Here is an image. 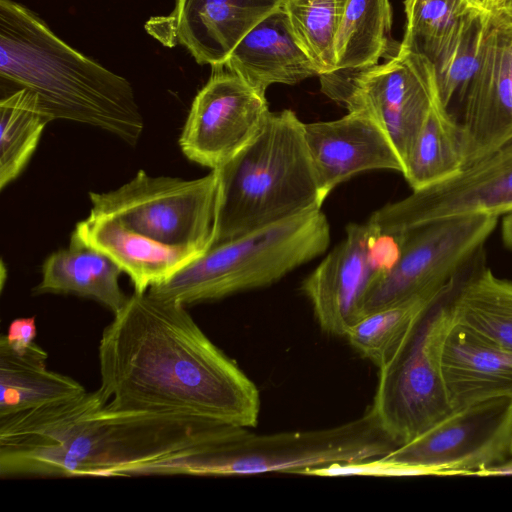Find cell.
I'll use <instances>...</instances> for the list:
<instances>
[{
    "label": "cell",
    "instance_id": "cell-1",
    "mask_svg": "<svg viewBox=\"0 0 512 512\" xmlns=\"http://www.w3.org/2000/svg\"><path fill=\"white\" fill-rule=\"evenodd\" d=\"M98 360L110 409L257 424V387L180 303L134 291L104 328Z\"/></svg>",
    "mask_w": 512,
    "mask_h": 512
},
{
    "label": "cell",
    "instance_id": "cell-2",
    "mask_svg": "<svg viewBox=\"0 0 512 512\" xmlns=\"http://www.w3.org/2000/svg\"><path fill=\"white\" fill-rule=\"evenodd\" d=\"M98 390L0 417V476L157 475L210 453L248 428L177 414L113 410Z\"/></svg>",
    "mask_w": 512,
    "mask_h": 512
},
{
    "label": "cell",
    "instance_id": "cell-3",
    "mask_svg": "<svg viewBox=\"0 0 512 512\" xmlns=\"http://www.w3.org/2000/svg\"><path fill=\"white\" fill-rule=\"evenodd\" d=\"M0 76L34 92L52 121L97 127L132 146L144 130L127 79L76 51L12 0H0Z\"/></svg>",
    "mask_w": 512,
    "mask_h": 512
},
{
    "label": "cell",
    "instance_id": "cell-4",
    "mask_svg": "<svg viewBox=\"0 0 512 512\" xmlns=\"http://www.w3.org/2000/svg\"><path fill=\"white\" fill-rule=\"evenodd\" d=\"M215 170L219 188L212 246L321 209L325 201L304 123L290 109L270 112L257 136Z\"/></svg>",
    "mask_w": 512,
    "mask_h": 512
},
{
    "label": "cell",
    "instance_id": "cell-5",
    "mask_svg": "<svg viewBox=\"0 0 512 512\" xmlns=\"http://www.w3.org/2000/svg\"><path fill=\"white\" fill-rule=\"evenodd\" d=\"M330 226L321 209L212 246L148 292L184 305L215 301L274 284L323 254Z\"/></svg>",
    "mask_w": 512,
    "mask_h": 512
},
{
    "label": "cell",
    "instance_id": "cell-6",
    "mask_svg": "<svg viewBox=\"0 0 512 512\" xmlns=\"http://www.w3.org/2000/svg\"><path fill=\"white\" fill-rule=\"evenodd\" d=\"M397 446L369 407L359 418L325 429L267 435L248 431L216 451L165 464L159 475L304 474L336 463L382 457Z\"/></svg>",
    "mask_w": 512,
    "mask_h": 512
},
{
    "label": "cell",
    "instance_id": "cell-7",
    "mask_svg": "<svg viewBox=\"0 0 512 512\" xmlns=\"http://www.w3.org/2000/svg\"><path fill=\"white\" fill-rule=\"evenodd\" d=\"M447 296L425 313L403 348L379 369L370 409L398 446L453 412L442 370L444 341L454 323Z\"/></svg>",
    "mask_w": 512,
    "mask_h": 512
},
{
    "label": "cell",
    "instance_id": "cell-8",
    "mask_svg": "<svg viewBox=\"0 0 512 512\" xmlns=\"http://www.w3.org/2000/svg\"><path fill=\"white\" fill-rule=\"evenodd\" d=\"M218 188L216 170L190 180L140 170L115 190L90 192V215L117 219L166 245L206 252L215 236Z\"/></svg>",
    "mask_w": 512,
    "mask_h": 512
},
{
    "label": "cell",
    "instance_id": "cell-9",
    "mask_svg": "<svg viewBox=\"0 0 512 512\" xmlns=\"http://www.w3.org/2000/svg\"><path fill=\"white\" fill-rule=\"evenodd\" d=\"M497 223V216L468 214L403 232L401 257L390 272L369 283L360 305L361 318L412 298L447 296Z\"/></svg>",
    "mask_w": 512,
    "mask_h": 512
},
{
    "label": "cell",
    "instance_id": "cell-10",
    "mask_svg": "<svg viewBox=\"0 0 512 512\" xmlns=\"http://www.w3.org/2000/svg\"><path fill=\"white\" fill-rule=\"evenodd\" d=\"M319 76L323 93L348 112L367 115L383 130L404 170L437 92L432 62L399 45L381 64Z\"/></svg>",
    "mask_w": 512,
    "mask_h": 512
},
{
    "label": "cell",
    "instance_id": "cell-11",
    "mask_svg": "<svg viewBox=\"0 0 512 512\" xmlns=\"http://www.w3.org/2000/svg\"><path fill=\"white\" fill-rule=\"evenodd\" d=\"M512 455V397L455 410L383 457L408 476L474 475Z\"/></svg>",
    "mask_w": 512,
    "mask_h": 512
},
{
    "label": "cell",
    "instance_id": "cell-12",
    "mask_svg": "<svg viewBox=\"0 0 512 512\" xmlns=\"http://www.w3.org/2000/svg\"><path fill=\"white\" fill-rule=\"evenodd\" d=\"M512 212V138L437 185L413 190L375 211L368 222L377 230L403 233L431 222L468 215L499 217Z\"/></svg>",
    "mask_w": 512,
    "mask_h": 512
},
{
    "label": "cell",
    "instance_id": "cell-13",
    "mask_svg": "<svg viewBox=\"0 0 512 512\" xmlns=\"http://www.w3.org/2000/svg\"><path fill=\"white\" fill-rule=\"evenodd\" d=\"M269 113L265 95L225 65L213 66L192 102L180 148L190 161L218 169L257 136Z\"/></svg>",
    "mask_w": 512,
    "mask_h": 512
},
{
    "label": "cell",
    "instance_id": "cell-14",
    "mask_svg": "<svg viewBox=\"0 0 512 512\" xmlns=\"http://www.w3.org/2000/svg\"><path fill=\"white\" fill-rule=\"evenodd\" d=\"M285 0H175L172 12L151 17L145 30L167 47L184 46L200 65H224L257 24Z\"/></svg>",
    "mask_w": 512,
    "mask_h": 512
},
{
    "label": "cell",
    "instance_id": "cell-15",
    "mask_svg": "<svg viewBox=\"0 0 512 512\" xmlns=\"http://www.w3.org/2000/svg\"><path fill=\"white\" fill-rule=\"evenodd\" d=\"M463 98L468 165L512 138V25L496 12L491 11L482 56Z\"/></svg>",
    "mask_w": 512,
    "mask_h": 512
},
{
    "label": "cell",
    "instance_id": "cell-16",
    "mask_svg": "<svg viewBox=\"0 0 512 512\" xmlns=\"http://www.w3.org/2000/svg\"><path fill=\"white\" fill-rule=\"evenodd\" d=\"M305 140L321 196L359 173L389 169L402 162L383 130L367 115L348 112L340 119L304 123Z\"/></svg>",
    "mask_w": 512,
    "mask_h": 512
},
{
    "label": "cell",
    "instance_id": "cell-17",
    "mask_svg": "<svg viewBox=\"0 0 512 512\" xmlns=\"http://www.w3.org/2000/svg\"><path fill=\"white\" fill-rule=\"evenodd\" d=\"M367 223H351L345 238L326 255L303 281L323 331L345 337L360 318V305L372 279L367 261Z\"/></svg>",
    "mask_w": 512,
    "mask_h": 512
},
{
    "label": "cell",
    "instance_id": "cell-18",
    "mask_svg": "<svg viewBox=\"0 0 512 512\" xmlns=\"http://www.w3.org/2000/svg\"><path fill=\"white\" fill-rule=\"evenodd\" d=\"M71 240L105 254L128 274L139 293L169 279L205 253L195 247L157 242L117 219L93 215L76 224Z\"/></svg>",
    "mask_w": 512,
    "mask_h": 512
},
{
    "label": "cell",
    "instance_id": "cell-19",
    "mask_svg": "<svg viewBox=\"0 0 512 512\" xmlns=\"http://www.w3.org/2000/svg\"><path fill=\"white\" fill-rule=\"evenodd\" d=\"M442 370L453 411L512 397V352L455 320L444 341Z\"/></svg>",
    "mask_w": 512,
    "mask_h": 512
},
{
    "label": "cell",
    "instance_id": "cell-20",
    "mask_svg": "<svg viewBox=\"0 0 512 512\" xmlns=\"http://www.w3.org/2000/svg\"><path fill=\"white\" fill-rule=\"evenodd\" d=\"M224 65L262 95L272 84L293 85L318 75L296 42L283 6L248 32Z\"/></svg>",
    "mask_w": 512,
    "mask_h": 512
},
{
    "label": "cell",
    "instance_id": "cell-21",
    "mask_svg": "<svg viewBox=\"0 0 512 512\" xmlns=\"http://www.w3.org/2000/svg\"><path fill=\"white\" fill-rule=\"evenodd\" d=\"M123 271L105 254L70 239L68 248L51 253L42 265V279L33 294H73L93 299L113 315L126 303L119 285Z\"/></svg>",
    "mask_w": 512,
    "mask_h": 512
},
{
    "label": "cell",
    "instance_id": "cell-22",
    "mask_svg": "<svg viewBox=\"0 0 512 512\" xmlns=\"http://www.w3.org/2000/svg\"><path fill=\"white\" fill-rule=\"evenodd\" d=\"M47 352L38 344L13 352L0 341V417L75 398L86 390L73 378L46 366Z\"/></svg>",
    "mask_w": 512,
    "mask_h": 512
},
{
    "label": "cell",
    "instance_id": "cell-23",
    "mask_svg": "<svg viewBox=\"0 0 512 512\" xmlns=\"http://www.w3.org/2000/svg\"><path fill=\"white\" fill-rule=\"evenodd\" d=\"M475 264L447 296L454 320L512 352V281Z\"/></svg>",
    "mask_w": 512,
    "mask_h": 512
},
{
    "label": "cell",
    "instance_id": "cell-24",
    "mask_svg": "<svg viewBox=\"0 0 512 512\" xmlns=\"http://www.w3.org/2000/svg\"><path fill=\"white\" fill-rule=\"evenodd\" d=\"M463 129L435 94L402 172L413 190L442 183L466 166Z\"/></svg>",
    "mask_w": 512,
    "mask_h": 512
},
{
    "label": "cell",
    "instance_id": "cell-25",
    "mask_svg": "<svg viewBox=\"0 0 512 512\" xmlns=\"http://www.w3.org/2000/svg\"><path fill=\"white\" fill-rule=\"evenodd\" d=\"M390 0H347L335 41L337 69L367 68L394 55Z\"/></svg>",
    "mask_w": 512,
    "mask_h": 512
},
{
    "label": "cell",
    "instance_id": "cell-26",
    "mask_svg": "<svg viewBox=\"0 0 512 512\" xmlns=\"http://www.w3.org/2000/svg\"><path fill=\"white\" fill-rule=\"evenodd\" d=\"M52 119L37 95L21 88L0 102V189L14 181L28 164L45 126Z\"/></svg>",
    "mask_w": 512,
    "mask_h": 512
},
{
    "label": "cell",
    "instance_id": "cell-27",
    "mask_svg": "<svg viewBox=\"0 0 512 512\" xmlns=\"http://www.w3.org/2000/svg\"><path fill=\"white\" fill-rule=\"evenodd\" d=\"M440 300L417 297L366 314L345 337L380 369L403 348L425 313Z\"/></svg>",
    "mask_w": 512,
    "mask_h": 512
},
{
    "label": "cell",
    "instance_id": "cell-28",
    "mask_svg": "<svg viewBox=\"0 0 512 512\" xmlns=\"http://www.w3.org/2000/svg\"><path fill=\"white\" fill-rule=\"evenodd\" d=\"M491 11L476 7L460 19L432 61L440 101L463 98L480 62Z\"/></svg>",
    "mask_w": 512,
    "mask_h": 512
},
{
    "label": "cell",
    "instance_id": "cell-29",
    "mask_svg": "<svg viewBox=\"0 0 512 512\" xmlns=\"http://www.w3.org/2000/svg\"><path fill=\"white\" fill-rule=\"evenodd\" d=\"M347 0H285L296 42L318 76L337 70L335 41Z\"/></svg>",
    "mask_w": 512,
    "mask_h": 512
},
{
    "label": "cell",
    "instance_id": "cell-30",
    "mask_svg": "<svg viewBox=\"0 0 512 512\" xmlns=\"http://www.w3.org/2000/svg\"><path fill=\"white\" fill-rule=\"evenodd\" d=\"M472 0H405V33L400 47L431 62L462 17L476 8Z\"/></svg>",
    "mask_w": 512,
    "mask_h": 512
},
{
    "label": "cell",
    "instance_id": "cell-31",
    "mask_svg": "<svg viewBox=\"0 0 512 512\" xmlns=\"http://www.w3.org/2000/svg\"><path fill=\"white\" fill-rule=\"evenodd\" d=\"M366 223L369 227L367 261L372 272V281L390 272L398 263L402 253L403 234L382 232Z\"/></svg>",
    "mask_w": 512,
    "mask_h": 512
},
{
    "label": "cell",
    "instance_id": "cell-32",
    "mask_svg": "<svg viewBox=\"0 0 512 512\" xmlns=\"http://www.w3.org/2000/svg\"><path fill=\"white\" fill-rule=\"evenodd\" d=\"M36 335L35 317H21L10 322L7 334L1 335L0 341L13 352L22 354L34 345Z\"/></svg>",
    "mask_w": 512,
    "mask_h": 512
},
{
    "label": "cell",
    "instance_id": "cell-33",
    "mask_svg": "<svg viewBox=\"0 0 512 512\" xmlns=\"http://www.w3.org/2000/svg\"><path fill=\"white\" fill-rule=\"evenodd\" d=\"M476 476H512V458L480 471Z\"/></svg>",
    "mask_w": 512,
    "mask_h": 512
},
{
    "label": "cell",
    "instance_id": "cell-34",
    "mask_svg": "<svg viewBox=\"0 0 512 512\" xmlns=\"http://www.w3.org/2000/svg\"><path fill=\"white\" fill-rule=\"evenodd\" d=\"M501 234L506 247L512 250V212L504 216L501 225Z\"/></svg>",
    "mask_w": 512,
    "mask_h": 512
},
{
    "label": "cell",
    "instance_id": "cell-35",
    "mask_svg": "<svg viewBox=\"0 0 512 512\" xmlns=\"http://www.w3.org/2000/svg\"><path fill=\"white\" fill-rule=\"evenodd\" d=\"M493 12L501 15L510 25H512V0H504L503 3Z\"/></svg>",
    "mask_w": 512,
    "mask_h": 512
},
{
    "label": "cell",
    "instance_id": "cell-36",
    "mask_svg": "<svg viewBox=\"0 0 512 512\" xmlns=\"http://www.w3.org/2000/svg\"><path fill=\"white\" fill-rule=\"evenodd\" d=\"M472 1L479 8L493 12L503 3L504 0H472Z\"/></svg>",
    "mask_w": 512,
    "mask_h": 512
}]
</instances>
